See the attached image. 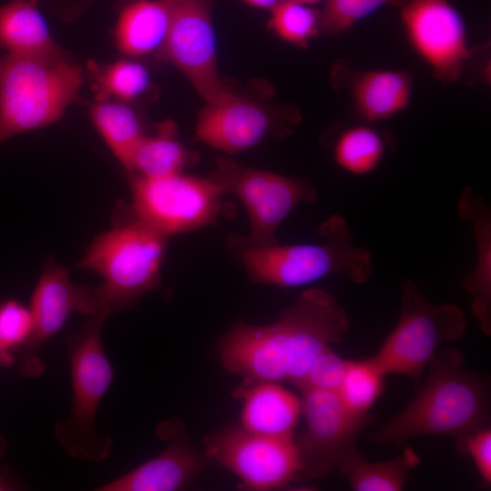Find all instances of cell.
Returning <instances> with one entry per match:
<instances>
[{
  "instance_id": "obj_1",
  "label": "cell",
  "mask_w": 491,
  "mask_h": 491,
  "mask_svg": "<svg viewBox=\"0 0 491 491\" xmlns=\"http://www.w3.org/2000/svg\"><path fill=\"white\" fill-rule=\"evenodd\" d=\"M426 368L413 399L371 435L372 443L400 447L416 437L457 438L489 426V379L466 369L458 349L436 353Z\"/></svg>"
},
{
  "instance_id": "obj_2",
  "label": "cell",
  "mask_w": 491,
  "mask_h": 491,
  "mask_svg": "<svg viewBox=\"0 0 491 491\" xmlns=\"http://www.w3.org/2000/svg\"><path fill=\"white\" fill-rule=\"evenodd\" d=\"M168 238L139 219L129 205L119 206L111 226L93 239L75 265L102 280L89 288L87 315L105 320L159 288Z\"/></svg>"
},
{
  "instance_id": "obj_3",
  "label": "cell",
  "mask_w": 491,
  "mask_h": 491,
  "mask_svg": "<svg viewBox=\"0 0 491 491\" xmlns=\"http://www.w3.org/2000/svg\"><path fill=\"white\" fill-rule=\"evenodd\" d=\"M81 67L64 51L47 55L0 56V145L9 138L59 120L77 98Z\"/></svg>"
},
{
  "instance_id": "obj_4",
  "label": "cell",
  "mask_w": 491,
  "mask_h": 491,
  "mask_svg": "<svg viewBox=\"0 0 491 491\" xmlns=\"http://www.w3.org/2000/svg\"><path fill=\"white\" fill-rule=\"evenodd\" d=\"M321 243L235 247L251 282L296 287L328 276L366 283L373 274L371 253L356 246L346 220L331 215L318 230Z\"/></svg>"
},
{
  "instance_id": "obj_5",
  "label": "cell",
  "mask_w": 491,
  "mask_h": 491,
  "mask_svg": "<svg viewBox=\"0 0 491 491\" xmlns=\"http://www.w3.org/2000/svg\"><path fill=\"white\" fill-rule=\"evenodd\" d=\"M104 322L91 317L65 336L72 402L67 417L55 426V437L69 456L95 462L105 459L113 446L96 426L99 406L115 376L102 342Z\"/></svg>"
},
{
  "instance_id": "obj_6",
  "label": "cell",
  "mask_w": 491,
  "mask_h": 491,
  "mask_svg": "<svg viewBox=\"0 0 491 491\" xmlns=\"http://www.w3.org/2000/svg\"><path fill=\"white\" fill-rule=\"evenodd\" d=\"M466 329L459 306L431 304L407 279L402 285L397 324L372 358L386 376L404 375L418 383L439 346L461 338Z\"/></svg>"
},
{
  "instance_id": "obj_7",
  "label": "cell",
  "mask_w": 491,
  "mask_h": 491,
  "mask_svg": "<svg viewBox=\"0 0 491 491\" xmlns=\"http://www.w3.org/2000/svg\"><path fill=\"white\" fill-rule=\"evenodd\" d=\"M224 195L236 196L244 205L250 230L232 238L234 247H265L277 244L276 233L289 214L302 203H314L316 193L306 180L250 168L226 155H218L208 175Z\"/></svg>"
},
{
  "instance_id": "obj_8",
  "label": "cell",
  "mask_w": 491,
  "mask_h": 491,
  "mask_svg": "<svg viewBox=\"0 0 491 491\" xmlns=\"http://www.w3.org/2000/svg\"><path fill=\"white\" fill-rule=\"evenodd\" d=\"M130 189L134 214L168 237L214 223L224 195L209 176L183 172L155 178L130 175Z\"/></svg>"
},
{
  "instance_id": "obj_9",
  "label": "cell",
  "mask_w": 491,
  "mask_h": 491,
  "mask_svg": "<svg viewBox=\"0 0 491 491\" xmlns=\"http://www.w3.org/2000/svg\"><path fill=\"white\" fill-rule=\"evenodd\" d=\"M203 443L205 456L235 475L249 490L280 488L301 473L294 437H271L227 426L206 436Z\"/></svg>"
},
{
  "instance_id": "obj_10",
  "label": "cell",
  "mask_w": 491,
  "mask_h": 491,
  "mask_svg": "<svg viewBox=\"0 0 491 491\" xmlns=\"http://www.w3.org/2000/svg\"><path fill=\"white\" fill-rule=\"evenodd\" d=\"M169 25L160 57L174 65L204 102L229 87L218 73L213 0H167Z\"/></svg>"
},
{
  "instance_id": "obj_11",
  "label": "cell",
  "mask_w": 491,
  "mask_h": 491,
  "mask_svg": "<svg viewBox=\"0 0 491 491\" xmlns=\"http://www.w3.org/2000/svg\"><path fill=\"white\" fill-rule=\"evenodd\" d=\"M398 8L410 44L433 75L458 81L473 57L459 11L449 0H404Z\"/></svg>"
},
{
  "instance_id": "obj_12",
  "label": "cell",
  "mask_w": 491,
  "mask_h": 491,
  "mask_svg": "<svg viewBox=\"0 0 491 491\" xmlns=\"http://www.w3.org/2000/svg\"><path fill=\"white\" fill-rule=\"evenodd\" d=\"M301 393L306 429L296 443L301 473L315 479L337 468L340 462L356 449V440L370 416L350 413L336 391L305 389Z\"/></svg>"
},
{
  "instance_id": "obj_13",
  "label": "cell",
  "mask_w": 491,
  "mask_h": 491,
  "mask_svg": "<svg viewBox=\"0 0 491 491\" xmlns=\"http://www.w3.org/2000/svg\"><path fill=\"white\" fill-rule=\"evenodd\" d=\"M287 354V381L296 387L318 356L342 342L349 329L348 316L330 293L306 290L277 318Z\"/></svg>"
},
{
  "instance_id": "obj_14",
  "label": "cell",
  "mask_w": 491,
  "mask_h": 491,
  "mask_svg": "<svg viewBox=\"0 0 491 491\" xmlns=\"http://www.w3.org/2000/svg\"><path fill=\"white\" fill-rule=\"evenodd\" d=\"M296 115H279L255 97L230 88L205 103L195 122V136L225 155L249 150L270 135H284L297 121Z\"/></svg>"
},
{
  "instance_id": "obj_15",
  "label": "cell",
  "mask_w": 491,
  "mask_h": 491,
  "mask_svg": "<svg viewBox=\"0 0 491 491\" xmlns=\"http://www.w3.org/2000/svg\"><path fill=\"white\" fill-rule=\"evenodd\" d=\"M88 286L75 284L67 270L55 259L44 265L30 300L33 332L22 347L20 371L38 377L45 370L41 357L44 346L56 335L73 313L86 315Z\"/></svg>"
},
{
  "instance_id": "obj_16",
  "label": "cell",
  "mask_w": 491,
  "mask_h": 491,
  "mask_svg": "<svg viewBox=\"0 0 491 491\" xmlns=\"http://www.w3.org/2000/svg\"><path fill=\"white\" fill-rule=\"evenodd\" d=\"M222 365L247 381H287V355L277 320L267 325L235 324L220 339Z\"/></svg>"
},
{
  "instance_id": "obj_17",
  "label": "cell",
  "mask_w": 491,
  "mask_h": 491,
  "mask_svg": "<svg viewBox=\"0 0 491 491\" xmlns=\"http://www.w3.org/2000/svg\"><path fill=\"white\" fill-rule=\"evenodd\" d=\"M162 432L171 442L161 454L96 490L175 491L186 486L208 458L183 434Z\"/></svg>"
},
{
  "instance_id": "obj_18",
  "label": "cell",
  "mask_w": 491,
  "mask_h": 491,
  "mask_svg": "<svg viewBox=\"0 0 491 491\" xmlns=\"http://www.w3.org/2000/svg\"><path fill=\"white\" fill-rule=\"evenodd\" d=\"M234 394L242 403L244 429L266 436L293 437L302 415L301 398L272 381L245 380Z\"/></svg>"
},
{
  "instance_id": "obj_19",
  "label": "cell",
  "mask_w": 491,
  "mask_h": 491,
  "mask_svg": "<svg viewBox=\"0 0 491 491\" xmlns=\"http://www.w3.org/2000/svg\"><path fill=\"white\" fill-rule=\"evenodd\" d=\"M459 217L470 222L476 241L474 269L464 279L472 312L481 330L491 334V213L484 199L466 187L457 202Z\"/></svg>"
},
{
  "instance_id": "obj_20",
  "label": "cell",
  "mask_w": 491,
  "mask_h": 491,
  "mask_svg": "<svg viewBox=\"0 0 491 491\" xmlns=\"http://www.w3.org/2000/svg\"><path fill=\"white\" fill-rule=\"evenodd\" d=\"M116 47L125 56L160 57L169 25L167 0H115Z\"/></svg>"
},
{
  "instance_id": "obj_21",
  "label": "cell",
  "mask_w": 491,
  "mask_h": 491,
  "mask_svg": "<svg viewBox=\"0 0 491 491\" xmlns=\"http://www.w3.org/2000/svg\"><path fill=\"white\" fill-rule=\"evenodd\" d=\"M40 0L0 4V49L9 55H47L63 52L39 8Z\"/></svg>"
},
{
  "instance_id": "obj_22",
  "label": "cell",
  "mask_w": 491,
  "mask_h": 491,
  "mask_svg": "<svg viewBox=\"0 0 491 491\" xmlns=\"http://www.w3.org/2000/svg\"><path fill=\"white\" fill-rule=\"evenodd\" d=\"M411 92V77L402 71L359 72L351 81V93L356 110L369 122L387 119L405 109Z\"/></svg>"
},
{
  "instance_id": "obj_23",
  "label": "cell",
  "mask_w": 491,
  "mask_h": 491,
  "mask_svg": "<svg viewBox=\"0 0 491 491\" xmlns=\"http://www.w3.org/2000/svg\"><path fill=\"white\" fill-rule=\"evenodd\" d=\"M195 159L177 139L174 123L165 121L139 140L124 167L130 175L155 178L183 172Z\"/></svg>"
},
{
  "instance_id": "obj_24",
  "label": "cell",
  "mask_w": 491,
  "mask_h": 491,
  "mask_svg": "<svg viewBox=\"0 0 491 491\" xmlns=\"http://www.w3.org/2000/svg\"><path fill=\"white\" fill-rule=\"evenodd\" d=\"M419 464L417 453L407 446L398 456L382 462H369L355 449L336 469L355 491H400Z\"/></svg>"
},
{
  "instance_id": "obj_25",
  "label": "cell",
  "mask_w": 491,
  "mask_h": 491,
  "mask_svg": "<svg viewBox=\"0 0 491 491\" xmlns=\"http://www.w3.org/2000/svg\"><path fill=\"white\" fill-rule=\"evenodd\" d=\"M90 117L97 132L123 166L146 130L135 104L117 100H96Z\"/></svg>"
},
{
  "instance_id": "obj_26",
  "label": "cell",
  "mask_w": 491,
  "mask_h": 491,
  "mask_svg": "<svg viewBox=\"0 0 491 491\" xmlns=\"http://www.w3.org/2000/svg\"><path fill=\"white\" fill-rule=\"evenodd\" d=\"M96 100L135 104L151 88L147 67L136 58L124 57L105 65L89 63Z\"/></svg>"
},
{
  "instance_id": "obj_27",
  "label": "cell",
  "mask_w": 491,
  "mask_h": 491,
  "mask_svg": "<svg viewBox=\"0 0 491 491\" xmlns=\"http://www.w3.org/2000/svg\"><path fill=\"white\" fill-rule=\"evenodd\" d=\"M385 376L372 357L347 360L342 381L336 392L350 413L367 416L384 391Z\"/></svg>"
},
{
  "instance_id": "obj_28",
  "label": "cell",
  "mask_w": 491,
  "mask_h": 491,
  "mask_svg": "<svg viewBox=\"0 0 491 491\" xmlns=\"http://www.w3.org/2000/svg\"><path fill=\"white\" fill-rule=\"evenodd\" d=\"M384 153L385 145L380 135L365 125L345 130L334 148L336 164L345 171L356 175L374 171L381 162Z\"/></svg>"
},
{
  "instance_id": "obj_29",
  "label": "cell",
  "mask_w": 491,
  "mask_h": 491,
  "mask_svg": "<svg viewBox=\"0 0 491 491\" xmlns=\"http://www.w3.org/2000/svg\"><path fill=\"white\" fill-rule=\"evenodd\" d=\"M269 29L280 39L300 47L318 36L319 11L291 0H281L269 10Z\"/></svg>"
},
{
  "instance_id": "obj_30",
  "label": "cell",
  "mask_w": 491,
  "mask_h": 491,
  "mask_svg": "<svg viewBox=\"0 0 491 491\" xmlns=\"http://www.w3.org/2000/svg\"><path fill=\"white\" fill-rule=\"evenodd\" d=\"M404 0H326L320 15L321 33L335 36L386 5L398 7Z\"/></svg>"
},
{
  "instance_id": "obj_31",
  "label": "cell",
  "mask_w": 491,
  "mask_h": 491,
  "mask_svg": "<svg viewBox=\"0 0 491 491\" xmlns=\"http://www.w3.org/2000/svg\"><path fill=\"white\" fill-rule=\"evenodd\" d=\"M33 326L29 306L15 299L0 303V347L3 350L11 353L23 347L32 335Z\"/></svg>"
},
{
  "instance_id": "obj_32",
  "label": "cell",
  "mask_w": 491,
  "mask_h": 491,
  "mask_svg": "<svg viewBox=\"0 0 491 491\" xmlns=\"http://www.w3.org/2000/svg\"><path fill=\"white\" fill-rule=\"evenodd\" d=\"M347 359L343 358L332 347L326 348L314 361L297 387L336 391L344 376Z\"/></svg>"
},
{
  "instance_id": "obj_33",
  "label": "cell",
  "mask_w": 491,
  "mask_h": 491,
  "mask_svg": "<svg viewBox=\"0 0 491 491\" xmlns=\"http://www.w3.org/2000/svg\"><path fill=\"white\" fill-rule=\"evenodd\" d=\"M460 452L470 456L485 487L491 486V429L479 428L456 438Z\"/></svg>"
},
{
  "instance_id": "obj_34",
  "label": "cell",
  "mask_w": 491,
  "mask_h": 491,
  "mask_svg": "<svg viewBox=\"0 0 491 491\" xmlns=\"http://www.w3.org/2000/svg\"><path fill=\"white\" fill-rule=\"evenodd\" d=\"M54 13L63 19L73 18L90 6L94 0H45Z\"/></svg>"
},
{
  "instance_id": "obj_35",
  "label": "cell",
  "mask_w": 491,
  "mask_h": 491,
  "mask_svg": "<svg viewBox=\"0 0 491 491\" xmlns=\"http://www.w3.org/2000/svg\"><path fill=\"white\" fill-rule=\"evenodd\" d=\"M18 488V483L0 469V491L16 490Z\"/></svg>"
},
{
  "instance_id": "obj_36",
  "label": "cell",
  "mask_w": 491,
  "mask_h": 491,
  "mask_svg": "<svg viewBox=\"0 0 491 491\" xmlns=\"http://www.w3.org/2000/svg\"><path fill=\"white\" fill-rule=\"evenodd\" d=\"M245 4L260 9L271 10L281 0H241Z\"/></svg>"
},
{
  "instance_id": "obj_37",
  "label": "cell",
  "mask_w": 491,
  "mask_h": 491,
  "mask_svg": "<svg viewBox=\"0 0 491 491\" xmlns=\"http://www.w3.org/2000/svg\"><path fill=\"white\" fill-rule=\"evenodd\" d=\"M13 362V356L11 353H8L3 350L0 347V366L10 365Z\"/></svg>"
},
{
  "instance_id": "obj_38",
  "label": "cell",
  "mask_w": 491,
  "mask_h": 491,
  "mask_svg": "<svg viewBox=\"0 0 491 491\" xmlns=\"http://www.w3.org/2000/svg\"><path fill=\"white\" fill-rule=\"evenodd\" d=\"M291 1L297 2V3H300V4H304V5H316V4L320 3V2H325L326 0H291Z\"/></svg>"
}]
</instances>
